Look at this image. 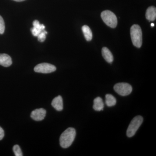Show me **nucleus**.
<instances>
[{
    "label": "nucleus",
    "instance_id": "nucleus-8",
    "mask_svg": "<svg viewBox=\"0 0 156 156\" xmlns=\"http://www.w3.org/2000/svg\"><path fill=\"white\" fill-rule=\"evenodd\" d=\"M52 106L57 111H61L63 108V100L60 95L55 97L51 103Z\"/></svg>",
    "mask_w": 156,
    "mask_h": 156
},
{
    "label": "nucleus",
    "instance_id": "nucleus-16",
    "mask_svg": "<svg viewBox=\"0 0 156 156\" xmlns=\"http://www.w3.org/2000/svg\"><path fill=\"white\" fill-rule=\"evenodd\" d=\"M13 151L16 156H22L23 154L21 149L19 145H15L13 147Z\"/></svg>",
    "mask_w": 156,
    "mask_h": 156
},
{
    "label": "nucleus",
    "instance_id": "nucleus-11",
    "mask_svg": "<svg viewBox=\"0 0 156 156\" xmlns=\"http://www.w3.org/2000/svg\"><path fill=\"white\" fill-rule=\"evenodd\" d=\"M101 53L103 58L108 62L112 63L113 61V56L108 48L105 47L102 48Z\"/></svg>",
    "mask_w": 156,
    "mask_h": 156
},
{
    "label": "nucleus",
    "instance_id": "nucleus-6",
    "mask_svg": "<svg viewBox=\"0 0 156 156\" xmlns=\"http://www.w3.org/2000/svg\"><path fill=\"white\" fill-rule=\"evenodd\" d=\"M55 66L48 63H42L38 64L34 68V70L37 73H49L56 70Z\"/></svg>",
    "mask_w": 156,
    "mask_h": 156
},
{
    "label": "nucleus",
    "instance_id": "nucleus-13",
    "mask_svg": "<svg viewBox=\"0 0 156 156\" xmlns=\"http://www.w3.org/2000/svg\"><path fill=\"white\" fill-rule=\"evenodd\" d=\"M82 31L86 40L88 41H91L92 38V33L89 27L86 25L83 26Z\"/></svg>",
    "mask_w": 156,
    "mask_h": 156
},
{
    "label": "nucleus",
    "instance_id": "nucleus-2",
    "mask_svg": "<svg viewBox=\"0 0 156 156\" xmlns=\"http://www.w3.org/2000/svg\"><path fill=\"white\" fill-rule=\"evenodd\" d=\"M130 34L133 44L136 48H140L142 44V33L140 27L137 24L132 25Z\"/></svg>",
    "mask_w": 156,
    "mask_h": 156
},
{
    "label": "nucleus",
    "instance_id": "nucleus-20",
    "mask_svg": "<svg viewBox=\"0 0 156 156\" xmlns=\"http://www.w3.org/2000/svg\"><path fill=\"white\" fill-rule=\"evenodd\" d=\"M14 1H16V2H23V1H25V0H14Z\"/></svg>",
    "mask_w": 156,
    "mask_h": 156
},
{
    "label": "nucleus",
    "instance_id": "nucleus-10",
    "mask_svg": "<svg viewBox=\"0 0 156 156\" xmlns=\"http://www.w3.org/2000/svg\"><path fill=\"white\" fill-rule=\"evenodd\" d=\"M146 17L149 21H154L156 18V9L154 6L148 8L146 13Z\"/></svg>",
    "mask_w": 156,
    "mask_h": 156
},
{
    "label": "nucleus",
    "instance_id": "nucleus-3",
    "mask_svg": "<svg viewBox=\"0 0 156 156\" xmlns=\"http://www.w3.org/2000/svg\"><path fill=\"white\" fill-rule=\"evenodd\" d=\"M101 16L107 25L113 28L116 27L118 23L117 17L114 13L111 11L106 10L102 11Z\"/></svg>",
    "mask_w": 156,
    "mask_h": 156
},
{
    "label": "nucleus",
    "instance_id": "nucleus-14",
    "mask_svg": "<svg viewBox=\"0 0 156 156\" xmlns=\"http://www.w3.org/2000/svg\"><path fill=\"white\" fill-rule=\"evenodd\" d=\"M105 103L108 107L114 106L116 104V99L113 95L107 94L105 95Z\"/></svg>",
    "mask_w": 156,
    "mask_h": 156
},
{
    "label": "nucleus",
    "instance_id": "nucleus-5",
    "mask_svg": "<svg viewBox=\"0 0 156 156\" xmlns=\"http://www.w3.org/2000/svg\"><path fill=\"white\" fill-rule=\"evenodd\" d=\"M114 90L118 94L122 96H127L130 95L132 91L131 85L126 83H118L114 87Z\"/></svg>",
    "mask_w": 156,
    "mask_h": 156
},
{
    "label": "nucleus",
    "instance_id": "nucleus-1",
    "mask_svg": "<svg viewBox=\"0 0 156 156\" xmlns=\"http://www.w3.org/2000/svg\"><path fill=\"white\" fill-rule=\"evenodd\" d=\"M76 135L75 129L69 128L61 134L59 138V143L62 147L67 148L72 145Z\"/></svg>",
    "mask_w": 156,
    "mask_h": 156
},
{
    "label": "nucleus",
    "instance_id": "nucleus-18",
    "mask_svg": "<svg viewBox=\"0 0 156 156\" xmlns=\"http://www.w3.org/2000/svg\"><path fill=\"white\" fill-rule=\"evenodd\" d=\"M5 24L2 17L0 15V34H3L5 32Z\"/></svg>",
    "mask_w": 156,
    "mask_h": 156
},
{
    "label": "nucleus",
    "instance_id": "nucleus-7",
    "mask_svg": "<svg viewBox=\"0 0 156 156\" xmlns=\"http://www.w3.org/2000/svg\"><path fill=\"white\" fill-rule=\"evenodd\" d=\"M46 115V111L43 108L35 109L31 113V118L36 121H41L44 120Z\"/></svg>",
    "mask_w": 156,
    "mask_h": 156
},
{
    "label": "nucleus",
    "instance_id": "nucleus-19",
    "mask_svg": "<svg viewBox=\"0 0 156 156\" xmlns=\"http://www.w3.org/2000/svg\"><path fill=\"white\" fill-rule=\"evenodd\" d=\"M5 136V132L2 127H0V140L3 139Z\"/></svg>",
    "mask_w": 156,
    "mask_h": 156
},
{
    "label": "nucleus",
    "instance_id": "nucleus-9",
    "mask_svg": "<svg viewBox=\"0 0 156 156\" xmlns=\"http://www.w3.org/2000/svg\"><path fill=\"white\" fill-rule=\"evenodd\" d=\"M11 56L7 54H0V65L4 67H9L12 64Z\"/></svg>",
    "mask_w": 156,
    "mask_h": 156
},
{
    "label": "nucleus",
    "instance_id": "nucleus-4",
    "mask_svg": "<svg viewBox=\"0 0 156 156\" xmlns=\"http://www.w3.org/2000/svg\"><path fill=\"white\" fill-rule=\"evenodd\" d=\"M143 122V118L141 116H136L131 121L127 129V135L131 137L134 136L138 128Z\"/></svg>",
    "mask_w": 156,
    "mask_h": 156
},
{
    "label": "nucleus",
    "instance_id": "nucleus-12",
    "mask_svg": "<svg viewBox=\"0 0 156 156\" xmlns=\"http://www.w3.org/2000/svg\"><path fill=\"white\" fill-rule=\"evenodd\" d=\"M94 104L93 108L96 111H101L103 110L104 107V104L103 103L102 98L99 97H98L95 98L94 100Z\"/></svg>",
    "mask_w": 156,
    "mask_h": 156
},
{
    "label": "nucleus",
    "instance_id": "nucleus-17",
    "mask_svg": "<svg viewBox=\"0 0 156 156\" xmlns=\"http://www.w3.org/2000/svg\"><path fill=\"white\" fill-rule=\"evenodd\" d=\"M48 34V32L46 31L45 30L42 31L39 34L38 36L37 37L38 40L39 41L41 42H44L45 41V39H46V34Z\"/></svg>",
    "mask_w": 156,
    "mask_h": 156
},
{
    "label": "nucleus",
    "instance_id": "nucleus-21",
    "mask_svg": "<svg viewBox=\"0 0 156 156\" xmlns=\"http://www.w3.org/2000/svg\"><path fill=\"white\" fill-rule=\"evenodd\" d=\"M151 26L152 27H154V23H151Z\"/></svg>",
    "mask_w": 156,
    "mask_h": 156
},
{
    "label": "nucleus",
    "instance_id": "nucleus-15",
    "mask_svg": "<svg viewBox=\"0 0 156 156\" xmlns=\"http://www.w3.org/2000/svg\"><path fill=\"white\" fill-rule=\"evenodd\" d=\"M45 26L44 24H42V26L40 28H36V27H33L31 29V31L34 36L37 37L42 31L45 30Z\"/></svg>",
    "mask_w": 156,
    "mask_h": 156
}]
</instances>
